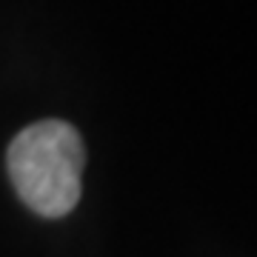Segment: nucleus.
Instances as JSON below:
<instances>
[{
    "instance_id": "1",
    "label": "nucleus",
    "mask_w": 257,
    "mask_h": 257,
    "mask_svg": "<svg viewBox=\"0 0 257 257\" xmlns=\"http://www.w3.org/2000/svg\"><path fill=\"white\" fill-rule=\"evenodd\" d=\"M6 169L18 197L35 214L66 217L83 194L86 143L66 120H37L9 143Z\"/></svg>"
}]
</instances>
